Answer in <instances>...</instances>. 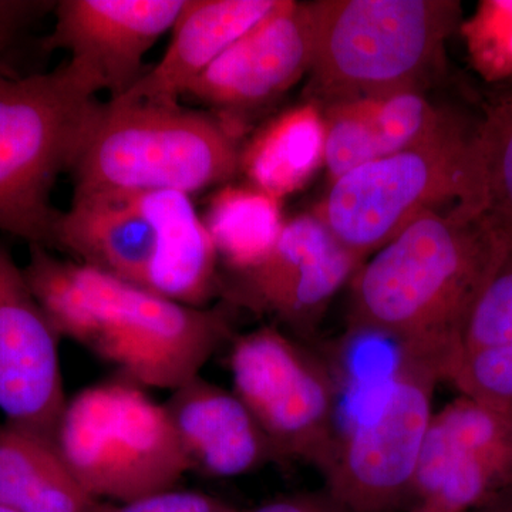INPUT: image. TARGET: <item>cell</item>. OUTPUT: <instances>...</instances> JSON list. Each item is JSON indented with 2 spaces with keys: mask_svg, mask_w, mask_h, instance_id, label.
<instances>
[{
  "mask_svg": "<svg viewBox=\"0 0 512 512\" xmlns=\"http://www.w3.org/2000/svg\"><path fill=\"white\" fill-rule=\"evenodd\" d=\"M437 383L441 380L433 367L400 356L375 416L339 433L322 474L323 490L345 510L397 512L409 507Z\"/></svg>",
  "mask_w": 512,
  "mask_h": 512,
  "instance_id": "9c48e42d",
  "label": "cell"
},
{
  "mask_svg": "<svg viewBox=\"0 0 512 512\" xmlns=\"http://www.w3.org/2000/svg\"><path fill=\"white\" fill-rule=\"evenodd\" d=\"M218 258L235 275L251 271L271 254L285 220L281 201L254 185H225L214 192L202 218Z\"/></svg>",
  "mask_w": 512,
  "mask_h": 512,
  "instance_id": "7402d4cb",
  "label": "cell"
},
{
  "mask_svg": "<svg viewBox=\"0 0 512 512\" xmlns=\"http://www.w3.org/2000/svg\"><path fill=\"white\" fill-rule=\"evenodd\" d=\"M107 512H242L224 498L202 491L170 490L146 495L124 504H110Z\"/></svg>",
  "mask_w": 512,
  "mask_h": 512,
  "instance_id": "83f0119b",
  "label": "cell"
},
{
  "mask_svg": "<svg viewBox=\"0 0 512 512\" xmlns=\"http://www.w3.org/2000/svg\"><path fill=\"white\" fill-rule=\"evenodd\" d=\"M477 512H512V487Z\"/></svg>",
  "mask_w": 512,
  "mask_h": 512,
  "instance_id": "f546056e",
  "label": "cell"
},
{
  "mask_svg": "<svg viewBox=\"0 0 512 512\" xmlns=\"http://www.w3.org/2000/svg\"><path fill=\"white\" fill-rule=\"evenodd\" d=\"M99 93L69 62L52 73L0 72V232L55 248L53 190L99 117Z\"/></svg>",
  "mask_w": 512,
  "mask_h": 512,
  "instance_id": "277c9868",
  "label": "cell"
},
{
  "mask_svg": "<svg viewBox=\"0 0 512 512\" xmlns=\"http://www.w3.org/2000/svg\"><path fill=\"white\" fill-rule=\"evenodd\" d=\"M363 264L313 212H306L285 221L261 264L235 275L232 301L308 335Z\"/></svg>",
  "mask_w": 512,
  "mask_h": 512,
  "instance_id": "7c38bea8",
  "label": "cell"
},
{
  "mask_svg": "<svg viewBox=\"0 0 512 512\" xmlns=\"http://www.w3.org/2000/svg\"><path fill=\"white\" fill-rule=\"evenodd\" d=\"M444 382L512 416V231L468 315Z\"/></svg>",
  "mask_w": 512,
  "mask_h": 512,
  "instance_id": "e0dca14e",
  "label": "cell"
},
{
  "mask_svg": "<svg viewBox=\"0 0 512 512\" xmlns=\"http://www.w3.org/2000/svg\"><path fill=\"white\" fill-rule=\"evenodd\" d=\"M156 232L143 288L192 308H208L221 288L218 254L191 195L178 191L137 194Z\"/></svg>",
  "mask_w": 512,
  "mask_h": 512,
  "instance_id": "ac0fdd59",
  "label": "cell"
},
{
  "mask_svg": "<svg viewBox=\"0 0 512 512\" xmlns=\"http://www.w3.org/2000/svg\"><path fill=\"white\" fill-rule=\"evenodd\" d=\"M238 128L210 113L144 100H109L74 163L73 198L195 192L241 165Z\"/></svg>",
  "mask_w": 512,
  "mask_h": 512,
  "instance_id": "3957f363",
  "label": "cell"
},
{
  "mask_svg": "<svg viewBox=\"0 0 512 512\" xmlns=\"http://www.w3.org/2000/svg\"><path fill=\"white\" fill-rule=\"evenodd\" d=\"M483 157L487 211L501 227L512 231V80L498 84L484 104L478 121Z\"/></svg>",
  "mask_w": 512,
  "mask_h": 512,
  "instance_id": "cb8c5ba5",
  "label": "cell"
},
{
  "mask_svg": "<svg viewBox=\"0 0 512 512\" xmlns=\"http://www.w3.org/2000/svg\"><path fill=\"white\" fill-rule=\"evenodd\" d=\"M458 29L481 79L493 86L512 80V0H481Z\"/></svg>",
  "mask_w": 512,
  "mask_h": 512,
  "instance_id": "d4e9b609",
  "label": "cell"
},
{
  "mask_svg": "<svg viewBox=\"0 0 512 512\" xmlns=\"http://www.w3.org/2000/svg\"><path fill=\"white\" fill-rule=\"evenodd\" d=\"M325 167V121L318 104L292 107L265 124L242 148L239 170L276 200L302 190Z\"/></svg>",
  "mask_w": 512,
  "mask_h": 512,
  "instance_id": "44dd1931",
  "label": "cell"
},
{
  "mask_svg": "<svg viewBox=\"0 0 512 512\" xmlns=\"http://www.w3.org/2000/svg\"><path fill=\"white\" fill-rule=\"evenodd\" d=\"M313 35L308 2L281 8L239 37L191 84L185 96L220 109L237 127L241 111L272 103L309 73Z\"/></svg>",
  "mask_w": 512,
  "mask_h": 512,
  "instance_id": "5bb4252c",
  "label": "cell"
},
{
  "mask_svg": "<svg viewBox=\"0 0 512 512\" xmlns=\"http://www.w3.org/2000/svg\"><path fill=\"white\" fill-rule=\"evenodd\" d=\"M0 505L18 512H107L53 441L0 424Z\"/></svg>",
  "mask_w": 512,
  "mask_h": 512,
  "instance_id": "ffe728a7",
  "label": "cell"
},
{
  "mask_svg": "<svg viewBox=\"0 0 512 512\" xmlns=\"http://www.w3.org/2000/svg\"><path fill=\"white\" fill-rule=\"evenodd\" d=\"M55 6L40 0H0V72L20 74L10 57L29 29Z\"/></svg>",
  "mask_w": 512,
  "mask_h": 512,
  "instance_id": "4316f807",
  "label": "cell"
},
{
  "mask_svg": "<svg viewBox=\"0 0 512 512\" xmlns=\"http://www.w3.org/2000/svg\"><path fill=\"white\" fill-rule=\"evenodd\" d=\"M0 512H18V511L12 510V508L5 507V505H0Z\"/></svg>",
  "mask_w": 512,
  "mask_h": 512,
  "instance_id": "1f68e13d",
  "label": "cell"
},
{
  "mask_svg": "<svg viewBox=\"0 0 512 512\" xmlns=\"http://www.w3.org/2000/svg\"><path fill=\"white\" fill-rule=\"evenodd\" d=\"M249 512H349L345 510L325 490L319 493L289 495L269 501Z\"/></svg>",
  "mask_w": 512,
  "mask_h": 512,
  "instance_id": "f1b7e54d",
  "label": "cell"
},
{
  "mask_svg": "<svg viewBox=\"0 0 512 512\" xmlns=\"http://www.w3.org/2000/svg\"><path fill=\"white\" fill-rule=\"evenodd\" d=\"M187 0H62L56 23L40 42L45 52L67 50L69 63L110 100L144 76L143 60L173 29Z\"/></svg>",
  "mask_w": 512,
  "mask_h": 512,
  "instance_id": "4fadbf2b",
  "label": "cell"
},
{
  "mask_svg": "<svg viewBox=\"0 0 512 512\" xmlns=\"http://www.w3.org/2000/svg\"><path fill=\"white\" fill-rule=\"evenodd\" d=\"M60 340L0 241V412L5 423L55 443L64 392Z\"/></svg>",
  "mask_w": 512,
  "mask_h": 512,
  "instance_id": "8fae6325",
  "label": "cell"
},
{
  "mask_svg": "<svg viewBox=\"0 0 512 512\" xmlns=\"http://www.w3.org/2000/svg\"><path fill=\"white\" fill-rule=\"evenodd\" d=\"M232 390L254 414L279 463L325 473L338 444V386L315 353L278 326L232 339Z\"/></svg>",
  "mask_w": 512,
  "mask_h": 512,
  "instance_id": "ba28073f",
  "label": "cell"
},
{
  "mask_svg": "<svg viewBox=\"0 0 512 512\" xmlns=\"http://www.w3.org/2000/svg\"><path fill=\"white\" fill-rule=\"evenodd\" d=\"M284 0H187L167 52L133 89L116 100L180 103V97L239 37Z\"/></svg>",
  "mask_w": 512,
  "mask_h": 512,
  "instance_id": "2e32d148",
  "label": "cell"
},
{
  "mask_svg": "<svg viewBox=\"0 0 512 512\" xmlns=\"http://www.w3.org/2000/svg\"><path fill=\"white\" fill-rule=\"evenodd\" d=\"M55 444L80 484L107 504L170 490L191 471L164 403L123 377L70 397Z\"/></svg>",
  "mask_w": 512,
  "mask_h": 512,
  "instance_id": "52a82bcc",
  "label": "cell"
},
{
  "mask_svg": "<svg viewBox=\"0 0 512 512\" xmlns=\"http://www.w3.org/2000/svg\"><path fill=\"white\" fill-rule=\"evenodd\" d=\"M308 9V94L319 107L420 92L461 25L456 0H316Z\"/></svg>",
  "mask_w": 512,
  "mask_h": 512,
  "instance_id": "7a4b0ae2",
  "label": "cell"
},
{
  "mask_svg": "<svg viewBox=\"0 0 512 512\" xmlns=\"http://www.w3.org/2000/svg\"><path fill=\"white\" fill-rule=\"evenodd\" d=\"M359 101L375 131L382 157L426 146L461 124L444 111L434 109L420 92H399Z\"/></svg>",
  "mask_w": 512,
  "mask_h": 512,
  "instance_id": "603a6c76",
  "label": "cell"
},
{
  "mask_svg": "<svg viewBox=\"0 0 512 512\" xmlns=\"http://www.w3.org/2000/svg\"><path fill=\"white\" fill-rule=\"evenodd\" d=\"M477 128L461 123L426 146L350 171L330 185L313 214L366 261L429 212L487 211Z\"/></svg>",
  "mask_w": 512,
  "mask_h": 512,
  "instance_id": "8992f818",
  "label": "cell"
},
{
  "mask_svg": "<svg viewBox=\"0 0 512 512\" xmlns=\"http://www.w3.org/2000/svg\"><path fill=\"white\" fill-rule=\"evenodd\" d=\"M191 470L237 478L279 463L254 414L234 393L197 376L164 403Z\"/></svg>",
  "mask_w": 512,
  "mask_h": 512,
  "instance_id": "9a60e30c",
  "label": "cell"
},
{
  "mask_svg": "<svg viewBox=\"0 0 512 512\" xmlns=\"http://www.w3.org/2000/svg\"><path fill=\"white\" fill-rule=\"evenodd\" d=\"M325 121V168L332 185L350 171L382 157L359 100L320 107Z\"/></svg>",
  "mask_w": 512,
  "mask_h": 512,
  "instance_id": "484cf974",
  "label": "cell"
},
{
  "mask_svg": "<svg viewBox=\"0 0 512 512\" xmlns=\"http://www.w3.org/2000/svg\"><path fill=\"white\" fill-rule=\"evenodd\" d=\"M397 512H443L440 510H436L433 507H427V505L414 504L410 505V507L403 508V510Z\"/></svg>",
  "mask_w": 512,
  "mask_h": 512,
  "instance_id": "4dcf8cb0",
  "label": "cell"
},
{
  "mask_svg": "<svg viewBox=\"0 0 512 512\" xmlns=\"http://www.w3.org/2000/svg\"><path fill=\"white\" fill-rule=\"evenodd\" d=\"M72 269L83 308L63 338L144 389L173 392L200 376L232 338L229 313L221 306L192 308L76 261Z\"/></svg>",
  "mask_w": 512,
  "mask_h": 512,
  "instance_id": "5b68a950",
  "label": "cell"
},
{
  "mask_svg": "<svg viewBox=\"0 0 512 512\" xmlns=\"http://www.w3.org/2000/svg\"><path fill=\"white\" fill-rule=\"evenodd\" d=\"M154 242L156 232L137 195L73 198L55 234V248L77 264L138 286L146 279Z\"/></svg>",
  "mask_w": 512,
  "mask_h": 512,
  "instance_id": "d6986e66",
  "label": "cell"
},
{
  "mask_svg": "<svg viewBox=\"0 0 512 512\" xmlns=\"http://www.w3.org/2000/svg\"><path fill=\"white\" fill-rule=\"evenodd\" d=\"M507 238L488 211L423 215L357 269L348 332L390 340L400 356L433 367L444 382Z\"/></svg>",
  "mask_w": 512,
  "mask_h": 512,
  "instance_id": "6da1fadb",
  "label": "cell"
},
{
  "mask_svg": "<svg viewBox=\"0 0 512 512\" xmlns=\"http://www.w3.org/2000/svg\"><path fill=\"white\" fill-rule=\"evenodd\" d=\"M511 487L510 414L464 394L433 413L409 507L474 512Z\"/></svg>",
  "mask_w": 512,
  "mask_h": 512,
  "instance_id": "30bf717a",
  "label": "cell"
},
{
  "mask_svg": "<svg viewBox=\"0 0 512 512\" xmlns=\"http://www.w3.org/2000/svg\"><path fill=\"white\" fill-rule=\"evenodd\" d=\"M474 512H477V511H474Z\"/></svg>",
  "mask_w": 512,
  "mask_h": 512,
  "instance_id": "d6a6232c",
  "label": "cell"
}]
</instances>
